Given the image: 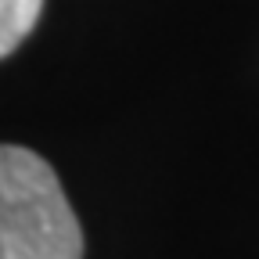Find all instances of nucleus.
I'll return each instance as SVG.
<instances>
[{
  "mask_svg": "<svg viewBox=\"0 0 259 259\" xmlns=\"http://www.w3.org/2000/svg\"><path fill=\"white\" fill-rule=\"evenodd\" d=\"M0 259H83V227L51 162L0 144Z\"/></svg>",
  "mask_w": 259,
  "mask_h": 259,
  "instance_id": "nucleus-1",
  "label": "nucleus"
},
{
  "mask_svg": "<svg viewBox=\"0 0 259 259\" xmlns=\"http://www.w3.org/2000/svg\"><path fill=\"white\" fill-rule=\"evenodd\" d=\"M44 0H0V58H8L36 25Z\"/></svg>",
  "mask_w": 259,
  "mask_h": 259,
  "instance_id": "nucleus-2",
  "label": "nucleus"
}]
</instances>
